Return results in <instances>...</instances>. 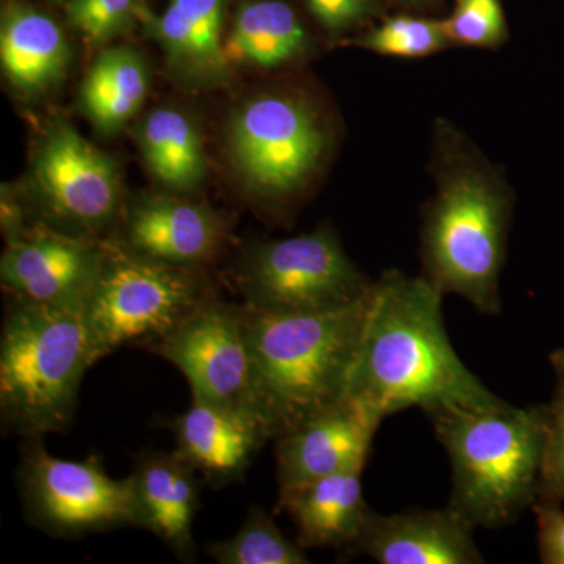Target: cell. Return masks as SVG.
Listing matches in <instances>:
<instances>
[{
	"mask_svg": "<svg viewBox=\"0 0 564 564\" xmlns=\"http://www.w3.org/2000/svg\"><path fill=\"white\" fill-rule=\"evenodd\" d=\"M474 530L451 505L386 516L373 511L352 551L380 564H481Z\"/></svg>",
	"mask_w": 564,
	"mask_h": 564,
	"instance_id": "obj_14",
	"label": "cell"
},
{
	"mask_svg": "<svg viewBox=\"0 0 564 564\" xmlns=\"http://www.w3.org/2000/svg\"><path fill=\"white\" fill-rule=\"evenodd\" d=\"M91 366L82 311L11 299L0 334L3 432L25 440L66 432Z\"/></svg>",
	"mask_w": 564,
	"mask_h": 564,
	"instance_id": "obj_4",
	"label": "cell"
},
{
	"mask_svg": "<svg viewBox=\"0 0 564 564\" xmlns=\"http://www.w3.org/2000/svg\"><path fill=\"white\" fill-rule=\"evenodd\" d=\"M452 466L451 507L470 524L502 529L532 503L541 477L544 413L536 408L452 410L429 415Z\"/></svg>",
	"mask_w": 564,
	"mask_h": 564,
	"instance_id": "obj_5",
	"label": "cell"
},
{
	"mask_svg": "<svg viewBox=\"0 0 564 564\" xmlns=\"http://www.w3.org/2000/svg\"><path fill=\"white\" fill-rule=\"evenodd\" d=\"M220 564H307L304 547L285 538L262 508H251L239 532L228 540L206 544Z\"/></svg>",
	"mask_w": 564,
	"mask_h": 564,
	"instance_id": "obj_24",
	"label": "cell"
},
{
	"mask_svg": "<svg viewBox=\"0 0 564 564\" xmlns=\"http://www.w3.org/2000/svg\"><path fill=\"white\" fill-rule=\"evenodd\" d=\"M436 195L422 229L425 278L497 315L513 196L492 165L448 124L440 128Z\"/></svg>",
	"mask_w": 564,
	"mask_h": 564,
	"instance_id": "obj_3",
	"label": "cell"
},
{
	"mask_svg": "<svg viewBox=\"0 0 564 564\" xmlns=\"http://www.w3.org/2000/svg\"><path fill=\"white\" fill-rule=\"evenodd\" d=\"M229 143L254 191L285 195L302 187L317 169L326 137L310 106L292 96L265 95L236 115Z\"/></svg>",
	"mask_w": 564,
	"mask_h": 564,
	"instance_id": "obj_9",
	"label": "cell"
},
{
	"mask_svg": "<svg viewBox=\"0 0 564 564\" xmlns=\"http://www.w3.org/2000/svg\"><path fill=\"white\" fill-rule=\"evenodd\" d=\"M69 51L61 25L31 7L14 6L3 13L0 62L6 76L20 90H47L61 80Z\"/></svg>",
	"mask_w": 564,
	"mask_h": 564,
	"instance_id": "obj_19",
	"label": "cell"
},
{
	"mask_svg": "<svg viewBox=\"0 0 564 564\" xmlns=\"http://www.w3.org/2000/svg\"><path fill=\"white\" fill-rule=\"evenodd\" d=\"M551 359L555 369L558 370V373H562L564 377V348L563 350L555 351Z\"/></svg>",
	"mask_w": 564,
	"mask_h": 564,
	"instance_id": "obj_31",
	"label": "cell"
},
{
	"mask_svg": "<svg viewBox=\"0 0 564 564\" xmlns=\"http://www.w3.org/2000/svg\"><path fill=\"white\" fill-rule=\"evenodd\" d=\"M176 454L214 488L243 481L269 434L250 411L193 400L172 423Z\"/></svg>",
	"mask_w": 564,
	"mask_h": 564,
	"instance_id": "obj_15",
	"label": "cell"
},
{
	"mask_svg": "<svg viewBox=\"0 0 564 564\" xmlns=\"http://www.w3.org/2000/svg\"><path fill=\"white\" fill-rule=\"evenodd\" d=\"M210 296L191 267L107 245L101 273L82 307L93 361L124 345L150 347Z\"/></svg>",
	"mask_w": 564,
	"mask_h": 564,
	"instance_id": "obj_6",
	"label": "cell"
},
{
	"mask_svg": "<svg viewBox=\"0 0 564 564\" xmlns=\"http://www.w3.org/2000/svg\"><path fill=\"white\" fill-rule=\"evenodd\" d=\"M306 47V32L288 3L256 0L237 14L225 55L228 62L276 68L302 55Z\"/></svg>",
	"mask_w": 564,
	"mask_h": 564,
	"instance_id": "obj_20",
	"label": "cell"
},
{
	"mask_svg": "<svg viewBox=\"0 0 564 564\" xmlns=\"http://www.w3.org/2000/svg\"><path fill=\"white\" fill-rule=\"evenodd\" d=\"M543 413L545 433L540 484L551 496L564 499V388Z\"/></svg>",
	"mask_w": 564,
	"mask_h": 564,
	"instance_id": "obj_28",
	"label": "cell"
},
{
	"mask_svg": "<svg viewBox=\"0 0 564 564\" xmlns=\"http://www.w3.org/2000/svg\"><path fill=\"white\" fill-rule=\"evenodd\" d=\"M148 85L143 58L128 47H113L88 70L80 88L82 109L101 131H118L139 111Z\"/></svg>",
	"mask_w": 564,
	"mask_h": 564,
	"instance_id": "obj_21",
	"label": "cell"
},
{
	"mask_svg": "<svg viewBox=\"0 0 564 564\" xmlns=\"http://www.w3.org/2000/svg\"><path fill=\"white\" fill-rule=\"evenodd\" d=\"M356 464L291 491L280 492L278 511L291 516L302 547H350L373 513L364 499L362 470Z\"/></svg>",
	"mask_w": 564,
	"mask_h": 564,
	"instance_id": "obj_17",
	"label": "cell"
},
{
	"mask_svg": "<svg viewBox=\"0 0 564 564\" xmlns=\"http://www.w3.org/2000/svg\"><path fill=\"white\" fill-rule=\"evenodd\" d=\"M69 2H73V0H69Z\"/></svg>",
	"mask_w": 564,
	"mask_h": 564,
	"instance_id": "obj_32",
	"label": "cell"
},
{
	"mask_svg": "<svg viewBox=\"0 0 564 564\" xmlns=\"http://www.w3.org/2000/svg\"><path fill=\"white\" fill-rule=\"evenodd\" d=\"M33 166L44 207L58 221L96 229L113 218L120 202L117 170L76 129L68 124L51 128Z\"/></svg>",
	"mask_w": 564,
	"mask_h": 564,
	"instance_id": "obj_12",
	"label": "cell"
},
{
	"mask_svg": "<svg viewBox=\"0 0 564 564\" xmlns=\"http://www.w3.org/2000/svg\"><path fill=\"white\" fill-rule=\"evenodd\" d=\"M538 541L547 564H564V511L554 505H538Z\"/></svg>",
	"mask_w": 564,
	"mask_h": 564,
	"instance_id": "obj_30",
	"label": "cell"
},
{
	"mask_svg": "<svg viewBox=\"0 0 564 564\" xmlns=\"http://www.w3.org/2000/svg\"><path fill=\"white\" fill-rule=\"evenodd\" d=\"M443 25L448 43L462 46L497 47L508 35L500 0H456Z\"/></svg>",
	"mask_w": 564,
	"mask_h": 564,
	"instance_id": "obj_26",
	"label": "cell"
},
{
	"mask_svg": "<svg viewBox=\"0 0 564 564\" xmlns=\"http://www.w3.org/2000/svg\"><path fill=\"white\" fill-rule=\"evenodd\" d=\"M106 254L107 245L35 225L7 240L0 278L11 299L82 311Z\"/></svg>",
	"mask_w": 564,
	"mask_h": 564,
	"instance_id": "obj_11",
	"label": "cell"
},
{
	"mask_svg": "<svg viewBox=\"0 0 564 564\" xmlns=\"http://www.w3.org/2000/svg\"><path fill=\"white\" fill-rule=\"evenodd\" d=\"M128 250L154 261L192 267L220 247V218L195 203L176 198L144 199L128 215Z\"/></svg>",
	"mask_w": 564,
	"mask_h": 564,
	"instance_id": "obj_18",
	"label": "cell"
},
{
	"mask_svg": "<svg viewBox=\"0 0 564 564\" xmlns=\"http://www.w3.org/2000/svg\"><path fill=\"white\" fill-rule=\"evenodd\" d=\"M370 289L355 302L314 313H263L243 306L250 410L270 440L348 399Z\"/></svg>",
	"mask_w": 564,
	"mask_h": 564,
	"instance_id": "obj_2",
	"label": "cell"
},
{
	"mask_svg": "<svg viewBox=\"0 0 564 564\" xmlns=\"http://www.w3.org/2000/svg\"><path fill=\"white\" fill-rule=\"evenodd\" d=\"M141 529L161 538L181 562H196L193 522L199 507L196 470L176 452H144L129 475Z\"/></svg>",
	"mask_w": 564,
	"mask_h": 564,
	"instance_id": "obj_16",
	"label": "cell"
},
{
	"mask_svg": "<svg viewBox=\"0 0 564 564\" xmlns=\"http://www.w3.org/2000/svg\"><path fill=\"white\" fill-rule=\"evenodd\" d=\"M139 0H73L68 20L91 43H102L132 22Z\"/></svg>",
	"mask_w": 564,
	"mask_h": 564,
	"instance_id": "obj_27",
	"label": "cell"
},
{
	"mask_svg": "<svg viewBox=\"0 0 564 564\" xmlns=\"http://www.w3.org/2000/svg\"><path fill=\"white\" fill-rule=\"evenodd\" d=\"M148 350L184 373L193 400L251 413V359L243 306L210 296Z\"/></svg>",
	"mask_w": 564,
	"mask_h": 564,
	"instance_id": "obj_10",
	"label": "cell"
},
{
	"mask_svg": "<svg viewBox=\"0 0 564 564\" xmlns=\"http://www.w3.org/2000/svg\"><path fill=\"white\" fill-rule=\"evenodd\" d=\"M221 24L223 0H172L159 20L158 35L174 57L220 74L228 65Z\"/></svg>",
	"mask_w": 564,
	"mask_h": 564,
	"instance_id": "obj_23",
	"label": "cell"
},
{
	"mask_svg": "<svg viewBox=\"0 0 564 564\" xmlns=\"http://www.w3.org/2000/svg\"><path fill=\"white\" fill-rule=\"evenodd\" d=\"M140 143L151 172L166 187L191 191L203 181L206 161L202 139L182 111H151L141 124Z\"/></svg>",
	"mask_w": 564,
	"mask_h": 564,
	"instance_id": "obj_22",
	"label": "cell"
},
{
	"mask_svg": "<svg viewBox=\"0 0 564 564\" xmlns=\"http://www.w3.org/2000/svg\"><path fill=\"white\" fill-rule=\"evenodd\" d=\"M314 17L329 32H340L372 13V0H306Z\"/></svg>",
	"mask_w": 564,
	"mask_h": 564,
	"instance_id": "obj_29",
	"label": "cell"
},
{
	"mask_svg": "<svg viewBox=\"0 0 564 564\" xmlns=\"http://www.w3.org/2000/svg\"><path fill=\"white\" fill-rule=\"evenodd\" d=\"M43 437H28L18 469L22 507L29 524L58 538L140 527L141 516L131 478L115 480L101 458H57Z\"/></svg>",
	"mask_w": 564,
	"mask_h": 564,
	"instance_id": "obj_7",
	"label": "cell"
},
{
	"mask_svg": "<svg viewBox=\"0 0 564 564\" xmlns=\"http://www.w3.org/2000/svg\"><path fill=\"white\" fill-rule=\"evenodd\" d=\"M443 296L425 276H404L399 270L372 282L348 397L381 422L411 408L430 415L507 403L455 351Z\"/></svg>",
	"mask_w": 564,
	"mask_h": 564,
	"instance_id": "obj_1",
	"label": "cell"
},
{
	"mask_svg": "<svg viewBox=\"0 0 564 564\" xmlns=\"http://www.w3.org/2000/svg\"><path fill=\"white\" fill-rule=\"evenodd\" d=\"M245 306L263 313H314L361 299L372 282L332 231L259 245L242 272Z\"/></svg>",
	"mask_w": 564,
	"mask_h": 564,
	"instance_id": "obj_8",
	"label": "cell"
},
{
	"mask_svg": "<svg viewBox=\"0 0 564 564\" xmlns=\"http://www.w3.org/2000/svg\"><path fill=\"white\" fill-rule=\"evenodd\" d=\"M364 50L399 58H422L448 46L443 21L397 17L356 41Z\"/></svg>",
	"mask_w": 564,
	"mask_h": 564,
	"instance_id": "obj_25",
	"label": "cell"
},
{
	"mask_svg": "<svg viewBox=\"0 0 564 564\" xmlns=\"http://www.w3.org/2000/svg\"><path fill=\"white\" fill-rule=\"evenodd\" d=\"M380 423V419L348 397L276 437L280 492L366 464Z\"/></svg>",
	"mask_w": 564,
	"mask_h": 564,
	"instance_id": "obj_13",
	"label": "cell"
}]
</instances>
